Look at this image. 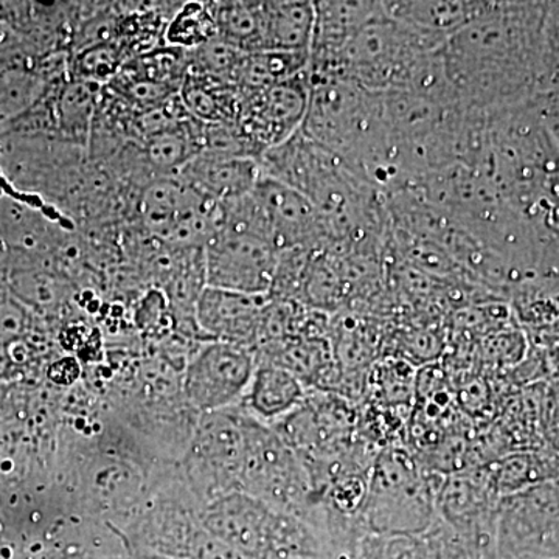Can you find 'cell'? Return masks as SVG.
<instances>
[{
	"instance_id": "obj_11",
	"label": "cell",
	"mask_w": 559,
	"mask_h": 559,
	"mask_svg": "<svg viewBox=\"0 0 559 559\" xmlns=\"http://www.w3.org/2000/svg\"><path fill=\"white\" fill-rule=\"evenodd\" d=\"M267 296H248L207 286L198 299L194 319L207 341L259 347L261 316Z\"/></svg>"
},
{
	"instance_id": "obj_9",
	"label": "cell",
	"mask_w": 559,
	"mask_h": 559,
	"mask_svg": "<svg viewBox=\"0 0 559 559\" xmlns=\"http://www.w3.org/2000/svg\"><path fill=\"white\" fill-rule=\"evenodd\" d=\"M308 69L257 94L241 95L238 128L257 160L300 131L310 103Z\"/></svg>"
},
{
	"instance_id": "obj_4",
	"label": "cell",
	"mask_w": 559,
	"mask_h": 559,
	"mask_svg": "<svg viewBox=\"0 0 559 559\" xmlns=\"http://www.w3.org/2000/svg\"><path fill=\"white\" fill-rule=\"evenodd\" d=\"M443 47L393 20L381 2L380 11L355 33L342 51L334 80L353 81L381 95L406 90L425 58Z\"/></svg>"
},
{
	"instance_id": "obj_12",
	"label": "cell",
	"mask_w": 559,
	"mask_h": 559,
	"mask_svg": "<svg viewBox=\"0 0 559 559\" xmlns=\"http://www.w3.org/2000/svg\"><path fill=\"white\" fill-rule=\"evenodd\" d=\"M380 9L381 2H314V31L308 66L311 81L336 79L342 51Z\"/></svg>"
},
{
	"instance_id": "obj_3",
	"label": "cell",
	"mask_w": 559,
	"mask_h": 559,
	"mask_svg": "<svg viewBox=\"0 0 559 559\" xmlns=\"http://www.w3.org/2000/svg\"><path fill=\"white\" fill-rule=\"evenodd\" d=\"M437 495L412 455L389 448L371 463L360 527L374 536L425 535L436 525Z\"/></svg>"
},
{
	"instance_id": "obj_6",
	"label": "cell",
	"mask_w": 559,
	"mask_h": 559,
	"mask_svg": "<svg viewBox=\"0 0 559 559\" xmlns=\"http://www.w3.org/2000/svg\"><path fill=\"white\" fill-rule=\"evenodd\" d=\"M245 443V415L240 407L201 415L186 468L204 503L238 491Z\"/></svg>"
},
{
	"instance_id": "obj_17",
	"label": "cell",
	"mask_w": 559,
	"mask_h": 559,
	"mask_svg": "<svg viewBox=\"0 0 559 559\" xmlns=\"http://www.w3.org/2000/svg\"><path fill=\"white\" fill-rule=\"evenodd\" d=\"M190 117L204 124L237 123L241 94L229 81L189 72L179 91Z\"/></svg>"
},
{
	"instance_id": "obj_2",
	"label": "cell",
	"mask_w": 559,
	"mask_h": 559,
	"mask_svg": "<svg viewBox=\"0 0 559 559\" xmlns=\"http://www.w3.org/2000/svg\"><path fill=\"white\" fill-rule=\"evenodd\" d=\"M202 527L249 559H326L334 555L325 530L314 522L272 509L241 491L204 503Z\"/></svg>"
},
{
	"instance_id": "obj_1",
	"label": "cell",
	"mask_w": 559,
	"mask_h": 559,
	"mask_svg": "<svg viewBox=\"0 0 559 559\" xmlns=\"http://www.w3.org/2000/svg\"><path fill=\"white\" fill-rule=\"evenodd\" d=\"M547 3L485 2L447 40L441 57L463 109L499 112L540 94Z\"/></svg>"
},
{
	"instance_id": "obj_19",
	"label": "cell",
	"mask_w": 559,
	"mask_h": 559,
	"mask_svg": "<svg viewBox=\"0 0 559 559\" xmlns=\"http://www.w3.org/2000/svg\"><path fill=\"white\" fill-rule=\"evenodd\" d=\"M310 66L307 51H255L242 58L234 84L241 95L270 90L305 72Z\"/></svg>"
},
{
	"instance_id": "obj_21",
	"label": "cell",
	"mask_w": 559,
	"mask_h": 559,
	"mask_svg": "<svg viewBox=\"0 0 559 559\" xmlns=\"http://www.w3.org/2000/svg\"><path fill=\"white\" fill-rule=\"evenodd\" d=\"M130 60V51L120 40H106L69 55L68 75L73 80L106 86Z\"/></svg>"
},
{
	"instance_id": "obj_25",
	"label": "cell",
	"mask_w": 559,
	"mask_h": 559,
	"mask_svg": "<svg viewBox=\"0 0 559 559\" xmlns=\"http://www.w3.org/2000/svg\"><path fill=\"white\" fill-rule=\"evenodd\" d=\"M559 91V2L547 3L544 24L543 87L540 94Z\"/></svg>"
},
{
	"instance_id": "obj_13",
	"label": "cell",
	"mask_w": 559,
	"mask_h": 559,
	"mask_svg": "<svg viewBox=\"0 0 559 559\" xmlns=\"http://www.w3.org/2000/svg\"><path fill=\"white\" fill-rule=\"evenodd\" d=\"M178 176L205 200L224 204L248 197L255 189L261 170L259 160L252 157L201 153Z\"/></svg>"
},
{
	"instance_id": "obj_23",
	"label": "cell",
	"mask_w": 559,
	"mask_h": 559,
	"mask_svg": "<svg viewBox=\"0 0 559 559\" xmlns=\"http://www.w3.org/2000/svg\"><path fill=\"white\" fill-rule=\"evenodd\" d=\"M246 55L227 40L215 36L198 49L189 51V72L234 83L235 73Z\"/></svg>"
},
{
	"instance_id": "obj_27",
	"label": "cell",
	"mask_w": 559,
	"mask_h": 559,
	"mask_svg": "<svg viewBox=\"0 0 559 559\" xmlns=\"http://www.w3.org/2000/svg\"><path fill=\"white\" fill-rule=\"evenodd\" d=\"M20 367L14 362L11 356L9 344L0 342V382L13 380L16 377Z\"/></svg>"
},
{
	"instance_id": "obj_10",
	"label": "cell",
	"mask_w": 559,
	"mask_h": 559,
	"mask_svg": "<svg viewBox=\"0 0 559 559\" xmlns=\"http://www.w3.org/2000/svg\"><path fill=\"white\" fill-rule=\"evenodd\" d=\"M250 197L263 234L278 252L316 249L329 242L318 210L299 191L261 176Z\"/></svg>"
},
{
	"instance_id": "obj_20",
	"label": "cell",
	"mask_w": 559,
	"mask_h": 559,
	"mask_svg": "<svg viewBox=\"0 0 559 559\" xmlns=\"http://www.w3.org/2000/svg\"><path fill=\"white\" fill-rule=\"evenodd\" d=\"M219 38L245 53L263 51V2H210Z\"/></svg>"
},
{
	"instance_id": "obj_16",
	"label": "cell",
	"mask_w": 559,
	"mask_h": 559,
	"mask_svg": "<svg viewBox=\"0 0 559 559\" xmlns=\"http://www.w3.org/2000/svg\"><path fill=\"white\" fill-rule=\"evenodd\" d=\"M393 20L426 38L447 44L454 33L469 24L485 2H382Z\"/></svg>"
},
{
	"instance_id": "obj_26",
	"label": "cell",
	"mask_w": 559,
	"mask_h": 559,
	"mask_svg": "<svg viewBox=\"0 0 559 559\" xmlns=\"http://www.w3.org/2000/svg\"><path fill=\"white\" fill-rule=\"evenodd\" d=\"M81 373L80 364L73 358L53 360L47 370V378L58 385H70L79 380Z\"/></svg>"
},
{
	"instance_id": "obj_22",
	"label": "cell",
	"mask_w": 559,
	"mask_h": 559,
	"mask_svg": "<svg viewBox=\"0 0 559 559\" xmlns=\"http://www.w3.org/2000/svg\"><path fill=\"white\" fill-rule=\"evenodd\" d=\"M218 36L210 2L180 3L165 28L164 43L182 50H194Z\"/></svg>"
},
{
	"instance_id": "obj_5",
	"label": "cell",
	"mask_w": 559,
	"mask_h": 559,
	"mask_svg": "<svg viewBox=\"0 0 559 559\" xmlns=\"http://www.w3.org/2000/svg\"><path fill=\"white\" fill-rule=\"evenodd\" d=\"M242 415L246 443L238 491L320 525L318 496L299 455L272 426L245 411Z\"/></svg>"
},
{
	"instance_id": "obj_7",
	"label": "cell",
	"mask_w": 559,
	"mask_h": 559,
	"mask_svg": "<svg viewBox=\"0 0 559 559\" xmlns=\"http://www.w3.org/2000/svg\"><path fill=\"white\" fill-rule=\"evenodd\" d=\"M204 261L207 286L270 297L278 250L260 231L224 224L205 245Z\"/></svg>"
},
{
	"instance_id": "obj_14",
	"label": "cell",
	"mask_w": 559,
	"mask_h": 559,
	"mask_svg": "<svg viewBox=\"0 0 559 559\" xmlns=\"http://www.w3.org/2000/svg\"><path fill=\"white\" fill-rule=\"evenodd\" d=\"M308 395L310 390L296 374L274 364L257 360L252 380L237 407L264 425L274 426L299 409Z\"/></svg>"
},
{
	"instance_id": "obj_8",
	"label": "cell",
	"mask_w": 559,
	"mask_h": 559,
	"mask_svg": "<svg viewBox=\"0 0 559 559\" xmlns=\"http://www.w3.org/2000/svg\"><path fill=\"white\" fill-rule=\"evenodd\" d=\"M255 367L253 349L226 342H202L183 369L187 404L201 415L234 409L241 403Z\"/></svg>"
},
{
	"instance_id": "obj_18",
	"label": "cell",
	"mask_w": 559,
	"mask_h": 559,
	"mask_svg": "<svg viewBox=\"0 0 559 559\" xmlns=\"http://www.w3.org/2000/svg\"><path fill=\"white\" fill-rule=\"evenodd\" d=\"M263 51H307L314 31V2H263Z\"/></svg>"
},
{
	"instance_id": "obj_24",
	"label": "cell",
	"mask_w": 559,
	"mask_h": 559,
	"mask_svg": "<svg viewBox=\"0 0 559 559\" xmlns=\"http://www.w3.org/2000/svg\"><path fill=\"white\" fill-rule=\"evenodd\" d=\"M396 360H388L374 367L371 380L367 382L373 390L374 396L385 406H407L411 396L414 395V378L411 367L403 364L399 366Z\"/></svg>"
},
{
	"instance_id": "obj_15",
	"label": "cell",
	"mask_w": 559,
	"mask_h": 559,
	"mask_svg": "<svg viewBox=\"0 0 559 559\" xmlns=\"http://www.w3.org/2000/svg\"><path fill=\"white\" fill-rule=\"evenodd\" d=\"M103 86L61 76L55 84L53 108L57 138L86 150L100 108Z\"/></svg>"
}]
</instances>
